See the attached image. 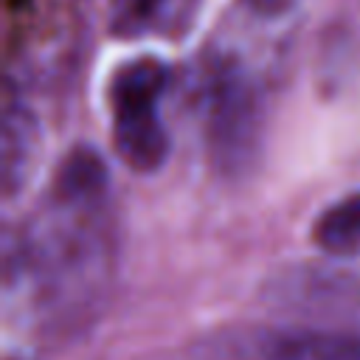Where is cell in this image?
Here are the masks:
<instances>
[{"instance_id": "277c9868", "label": "cell", "mask_w": 360, "mask_h": 360, "mask_svg": "<svg viewBox=\"0 0 360 360\" xmlns=\"http://www.w3.org/2000/svg\"><path fill=\"white\" fill-rule=\"evenodd\" d=\"M312 239L332 256H352L360 250V191L335 200L312 222Z\"/></svg>"}, {"instance_id": "5b68a950", "label": "cell", "mask_w": 360, "mask_h": 360, "mask_svg": "<svg viewBox=\"0 0 360 360\" xmlns=\"http://www.w3.org/2000/svg\"><path fill=\"white\" fill-rule=\"evenodd\" d=\"M31 143L34 132L25 124L22 115H14V110L6 112V135H3V188L6 197L14 194L20 183H25V174L31 169Z\"/></svg>"}, {"instance_id": "7a4b0ae2", "label": "cell", "mask_w": 360, "mask_h": 360, "mask_svg": "<svg viewBox=\"0 0 360 360\" xmlns=\"http://www.w3.org/2000/svg\"><path fill=\"white\" fill-rule=\"evenodd\" d=\"M262 360H360V335L290 329L264 343Z\"/></svg>"}, {"instance_id": "52a82bcc", "label": "cell", "mask_w": 360, "mask_h": 360, "mask_svg": "<svg viewBox=\"0 0 360 360\" xmlns=\"http://www.w3.org/2000/svg\"><path fill=\"white\" fill-rule=\"evenodd\" d=\"M259 8H278V6H284L287 0H253Z\"/></svg>"}, {"instance_id": "3957f363", "label": "cell", "mask_w": 360, "mask_h": 360, "mask_svg": "<svg viewBox=\"0 0 360 360\" xmlns=\"http://www.w3.org/2000/svg\"><path fill=\"white\" fill-rule=\"evenodd\" d=\"M107 191V166L93 149H73L53 180V200L73 205H98Z\"/></svg>"}, {"instance_id": "6da1fadb", "label": "cell", "mask_w": 360, "mask_h": 360, "mask_svg": "<svg viewBox=\"0 0 360 360\" xmlns=\"http://www.w3.org/2000/svg\"><path fill=\"white\" fill-rule=\"evenodd\" d=\"M166 82L169 73L155 59H135L112 76V141L118 158L135 172L158 169L169 152V135L158 112Z\"/></svg>"}, {"instance_id": "8992f818", "label": "cell", "mask_w": 360, "mask_h": 360, "mask_svg": "<svg viewBox=\"0 0 360 360\" xmlns=\"http://www.w3.org/2000/svg\"><path fill=\"white\" fill-rule=\"evenodd\" d=\"M163 6V0H124V14L129 17V25H146L155 11Z\"/></svg>"}]
</instances>
